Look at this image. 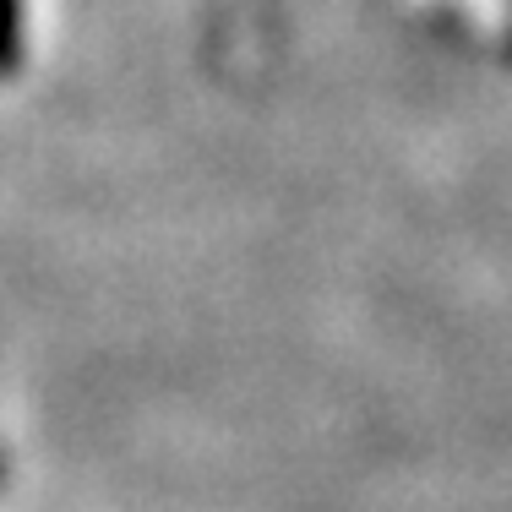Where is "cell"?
Instances as JSON below:
<instances>
[{
  "mask_svg": "<svg viewBox=\"0 0 512 512\" xmlns=\"http://www.w3.org/2000/svg\"><path fill=\"white\" fill-rule=\"evenodd\" d=\"M22 55V0H0V71H11Z\"/></svg>",
  "mask_w": 512,
  "mask_h": 512,
  "instance_id": "6da1fadb",
  "label": "cell"
}]
</instances>
